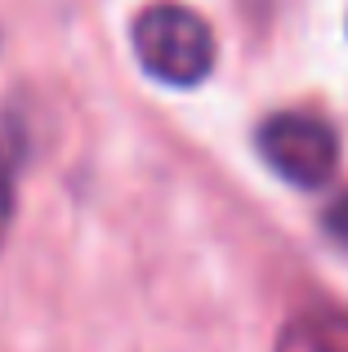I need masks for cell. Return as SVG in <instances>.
I'll return each instance as SVG.
<instances>
[{"instance_id":"2","label":"cell","mask_w":348,"mask_h":352,"mask_svg":"<svg viewBox=\"0 0 348 352\" xmlns=\"http://www.w3.org/2000/svg\"><path fill=\"white\" fill-rule=\"evenodd\" d=\"M263 165L290 188H326L340 170V134L317 112H272L254 134Z\"/></svg>"},{"instance_id":"1","label":"cell","mask_w":348,"mask_h":352,"mask_svg":"<svg viewBox=\"0 0 348 352\" xmlns=\"http://www.w3.org/2000/svg\"><path fill=\"white\" fill-rule=\"evenodd\" d=\"M134 54L143 72L161 85L188 89L215 72V32L197 9L179 0H157L134 18Z\"/></svg>"},{"instance_id":"5","label":"cell","mask_w":348,"mask_h":352,"mask_svg":"<svg viewBox=\"0 0 348 352\" xmlns=\"http://www.w3.org/2000/svg\"><path fill=\"white\" fill-rule=\"evenodd\" d=\"M326 232H331V236L348 250V192H344L340 201H335L331 210H326Z\"/></svg>"},{"instance_id":"4","label":"cell","mask_w":348,"mask_h":352,"mask_svg":"<svg viewBox=\"0 0 348 352\" xmlns=\"http://www.w3.org/2000/svg\"><path fill=\"white\" fill-rule=\"evenodd\" d=\"M23 125L18 116H5V129H0V232L9 223V210H14V174L18 161H23Z\"/></svg>"},{"instance_id":"3","label":"cell","mask_w":348,"mask_h":352,"mask_svg":"<svg viewBox=\"0 0 348 352\" xmlns=\"http://www.w3.org/2000/svg\"><path fill=\"white\" fill-rule=\"evenodd\" d=\"M277 352H348V312H304L277 339Z\"/></svg>"}]
</instances>
